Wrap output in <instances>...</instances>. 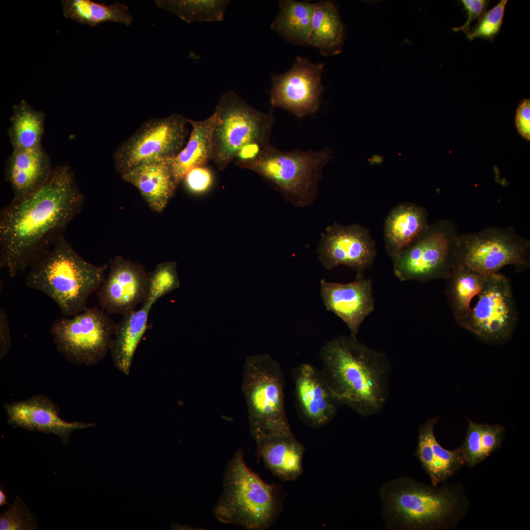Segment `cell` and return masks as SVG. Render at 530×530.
<instances>
[{"mask_svg": "<svg viewBox=\"0 0 530 530\" xmlns=\"http://www.w3.org/2000/svg\"><path fill=\"white\" fill-rule=\"evenodd\" d=\"M84 196L67 164L25 199L0 211V267L14 277L47 252L81 210Z\"/></svg>", "mask_w": 530, "mask_h": 530, "instance_id": "6da1fadb", "label": "cell"}, {"mask_svg": "<svg viewBox=\"0 0 530 530\" xmlns=\"http://www.w3.org/2000/svg\"><path fill=\"white\" fill-rule=\"evenodd\" d=\"M321 372L340 404L369 416L382 409L388 396L389 364L386 355L342 335L325 344L319 351Z\"/></svg>", "mask_w": 530, "mask_h": 530, "instance_id": "7a4b0ae2", "label": "cell"}, {"mask_svg": "<svg viewBox=\"0 0 530 530\" xmlns=\"http://www.w3.org/2000/svg\"><path fill=\"white\" fill-rule=\"evenodd\" d=\"M381 516L388 530L449 528L461 518L467 501L452 485H429L410 477L384 482L379 488Z\"/></svg>", "mask_w": 530, "mask_h": 530, "instance_id": "3957f363", "label": "cell"}, {"mask_svg": "<svg viewBox=\"0 0 530 530\" xmlns=\"http://www.w3.org/2000/svg\"><path fill=\"white\" fill-rule=\"evenodd\" d=\"M29 268L26 286L50 297L64 315L73 316L87 307L89 296L106 278L108 263L96 265L87 262L63 234Z\"/></svg>", "mask_w": 530, "mask_h": 530, "instance_id": "277c9868", "label": "cell"}, {"mask_svg": "<svg viewBox=\"0 0 530 530\" xmlns=\"http://www.w3.org/2000/svg\"><path fill=\"white\" fill-rule=\"evenodd\" d=\"M222 492L212 513L222 523L246 530H266L278 520L286 494L281 484L267 483L246 464L238 449L227 463Z\"/></svg>", "mask_w": 530, "mask_h": 530, "instance_id": "5b68a950", "label": "cell"}, {"mask_svg": "<svg viewBox=\"0 0 530 530\" xmlns=\"http://www.w3.org/2000/svg\"><path fill=\"white\" fill-rule=\"evenodd\" d=\"M242 387L255 442L292 433L285 411L284 375L277 361L267 354L247 357Z\"/></svg>", "mask_w": 530, "mask_h": 530, "instance_id": "8992f818", "label": "cell"}, {"mask_svg": "<svg viewBox=\"0 0 530 530\" xmlns=\"http://www.w3.org/2000/svg\"><path fill=\"white\" fill-rule=\"evenodd\" d=\"M334 158L332 151H283L269 144L245 167L258 174L296 207L315 200L323 169Z\"/></svg>", "mask_w": 530, "mask_h": 530, "instance_id": "52a82bcc", "label": "cell"}, {"mask_svg": "<svg viewBox=\"0 0 530 530\" xmlns=\"http://www.w3.org/2000/svg\"><path fill=\"white\" fill-rule=\"evenodd\" d=\"M213 113L211 161L219 169H225L245 145L269 143L274 122L272 111H259L230 91L221 96Z\"/></svg>", "mask_w": 530, "mask_h": 530, "instance_id": "ba28073f", "label": "cell"}, {"mask_svg": "<svg viewBox=\"0 0 530 530\" xmlns=\"http://www.w3.org/2000/svg\"><path fill=\"white\" fill-rule=\"evenodd\" d=\"M459 236L450 220L429 224L414 241L392 258L395 275L401 281L446 279L455 264Z\"/></svg>", "mask_w": 530, "mask_h": 530, "instance_id": "9c48e42d", "label": "cell"}, {"mask_svg": "<svg viewBox=\"0 0 530 530\" xmlns=\"http://www.w3.org/2000/svg\"><path fill=\"white\" fill-rule=\"evenodd\" d=\"M530 264V242L512 226L459 235L455 265L489 276L507 265L524 269Z\"/></svg>", "mask_w": 530, "mask_h": 530, "instance_id": "30bf717a", "label": "cell"}, {"mask_svg": "<svg viewBox=\"0 0 530 530\" xmlns=\"http://www.w3.org/2000/svg\"><path fill=\"white\" fill-rule=\"evenodd\" d=\"M116 325L103 309L87 307L71 318L55 319L50 332L57 350L68 361L90 365L102 360L110 349Z\"/></svg>", "mask_w": 530, "mask_h": 530, "instance_id": "8fae6325", "label": "cell"}, {"mask_svg": "<svg viewBox=\"0 0 530 530\" xmlns=\"http://www.w3.org/2000/svg\"><path fill=\"white\" fill-rule=\"evenodd\" d=\"M188 119L179 113L151 118L122 142L113 154L120 175L139 165L176 156L184 147Z\"/></svg>", "mask_w": 530, "mask_h": 530, "instance_id": "7c38bea8", "label": "cell"}, {"mask_svg": "<svg viewBox=\"0 0 530 530\" xmlns=\"http://www.w3.org/2000/svg\"><path fill=\"white\" fill-rule=\"evenodd\" d=\"M461 327L488 343L509 340L516 326L517 313L508 279L500 273L487 276Z\"/></svg>", "mask_w": 530, "mask_h": 530, "instance_id": "4fadbf2b", "label": "cell"}, {"mask_svg": "<svg viewBox=\"0 0 530 530\" xmlns=\"http://www.w3.org/2000/svg\"><path fill=\"white\" fill-rule=\"evenodd\" d=\"M324 64L297 56L286 72L271 76L270 103L303 118L317 112L320 105Z\"/></svg>", "mask_w": 530, "mask_h": 530, "instance_id": "5bb4252c", "label": "cell"}, {"mask_svg": "<svg viewBox=\"0 0 530 530\" xmlns=\"http://www.w3.org/2000/svg\"><path fill=\"white\" fill-rule=\"evenodd\" d=\"M317 253L325 269L346 265L356 272V278L364 277L376 256L375 242L367 228L358 224L337 222L327 226L321 234Z\"/></svg>", "mask_w": 530, "mask_h": 530, "instance_id": "9a60e30c", "label": "cell"}, {"mask_svg": "<svg viewBox=\"0 0 530 530\" xmlns=\"http://www.w3.org/2000/svg\"><path fill=\"white\" fill-rule=\"evenodd\" d=\"M108 272L97 290L99 304L108 314L124 316L147 299L149 272L121 256L110 259Z\"/></svg>", "mask_w": 530, "mask_h": 530, "instance_id": "2e32d148", "label": "cell"}, {"mask_svg": "<svg viewBox=\"0 0 530 530\" xmlns=\"http://www.w3.org/2000/svg\"><path fill=\"white\" fill-rule=\"evenodd\" d=\"M3 409L8 424L14 428L29 431L52 433L58 436L65 445L69 442L72 432L94 426L95 424L82 422H68L59 416V409L50 398L35 395L26 399L5 403Z\"/></svg>", "mask_w": 530, "mask_h": 530, "instance_id": "e0dca14e", "label": "cell"}, {"mask_svg": "<svg viewBox=\"0 0 530 530\" xmlns=\"http://www.w3.org/2000/svg\"><path fill=\"white\" fill-rule=\"evenodd\" d=\"M293 374L296 404L301 420L313 428L327 424L335 417L340 404L321 371L305 363L297 366Z\"/></svg>", "mask_w": 530, "mask_h": 530, "instance_id": "ac0fdd59", "label": "cell"}, {"mask_svg": "<svg viewBox=\"0 0 530 530\" xmlns=\"http://www.w3.org/2000/svg\"><path fill=\"white\" fill-rule=\"evenodd\" d=\"M320 293L326 309L340 318L356 337L365 319L374 310L371 280L356 278L347 283L320 281Z\"/></svg>", "mask_w": 530, "mask_h": 530, "instance_id": "d6986e66", "label": "cell"}, {"mask_svg": "<svg viewBox=\"0 0 530 530\" xmlns=\"http://www.w3.org/2000/svg\"><path fill=\"white\" fill-rule=\"evenodd\" d=\"M53 169L42 146L13 149L4 168L5 179L13 192L12 201L22 200L37 191L48 180Z\"/></svg>", "mask_w": 530, "mask_h": 530, "instance_id": "ffe728a7", "label": "cell"}, {"mask_svg": "<svg viewBox=\"0 0 530 530\" xmlns=\"http://www.w3.org/2000/svg\"><path fill=\"white\" fill-rule=\"evenodd\" d=\"M438 420V417L432 418L419 426L415 453L433 486L452 476L465 463L460 447L448 450L436 440L434 428Z\"/></svg>", "mask_w": 530, "mask_h": 530, "instance_id": "44dd1931", "label": "cell"}, {"mask_svg": "<svg viewBox=\"0 0 530 530\" xmlns=\"http://www.w3.org/2000/svg\"><path fill=\"white\" fill-rule=\"evenodd\" d=\"M121 179L137 189L153 212H162L178 187L165 159L139 165Z\"/></svg>", "mask_w": 530, "mask_h": 530, "instance_id": "7402d4cb", "label": "cell"}, {"mask_svg": "<svg viewBox=\"0 0 530 530\" xmlns=\"http://www.w3.org/2000/svg\"><path fill=\"white\" fill-rule=\"evenodd\" d=\"M426 209L412 203H400L388 214L384 224V239L388 254L392 258L404 250L426 229Z\"/></svg>", "mask_w": 530, "mask_h": 530, "instance_id": "603a6c76", "label": "cell"}, {"mask_svg": "<svg viewBox=\"0 0 530 530\" xmlns=\"http://www.w3.org/2000/svg\"><path fill=\"white\" fill-rule=\"evenodd\" d=\"M266 468L283 481H294L303 473L305 448L293 433L256 441Z\"/></svg>", "mask_w": 530, "mask_h": 530, "instance_id": "cb8c5ba5", "label": "cell"}, {"mask_svg": "<svg viewBox=\"0 0 530 530\" xmlns=\"http://www.w3.org/2000/svg\"><path fill=\"white\" fill-rule=\"evenodd\" d=\"M188 122L192 131L187 144L176 156L165 159L178 186L189 170L206 165L212 158L213 113L202 120L188 119Z\"/></svg>", "mask_w": 530, "mask_h": 530, "instance_id": "d4e9b609", "label": "cell"}, {"mask_svg": "<svg viewBox=\"0 0 530 530\" xmlns=\"http://www.w3.org/2000/svg\"><path fill=\"white\" fill-rule=\"evenodd\" d=\"M152 307L143 304L141 308L124 316L116 324L110 350L117 367L127 374L137 347L148 327Z\"/></svg>", "mask_w": 530, "mask_h": 530, "instance_id": "484cf974", "label": "cell"}, {"mask_svg": "<svg viewBox=\"0 0 530 530\" xmlns=\"http://www.w3.org/2000/svg\"><path fill=\"white\" fill-rule=\"evenodd\" d=\"M345 37L344 25L335 3L329 0L315 3L309 45L323 55L342 52Z\"/></svg>", "mask_w": 530, "mask_h": 530, "instance_id": "4316f807", "label": "cell"}, {"mask_svg": "<svg viewBox=\"0 0 530 530\" xmlns=\"http://www.w3.org/2000/svg\"><path fill=\"white\" fill-rule=\"evenodd\" d=\"M315 5L306 1L280 0V10L271 28L295 45H309Z\"/></svg>", "mask_w": 530, "mask_h": 530, "instance_id": "83f0119b", "label": "cell"}, {"mask_svg": "<svg viewBox=\"0 0 530 530\" xmlns=\"http://www.w3.org/2000/svg\"><path fill=\"white\" fill-rule=\"evenodd\" d=\"M487 276L455 265L446 278L449 304L461 326L469 316L473 299L479 293Z\"/></svg>", "mask_w": 530, "mask_h": 530, "instance_id": "f1b7e54d", "label": "cell"}, {"mask_svg": "<svg viewBox=\"0 0 530 530\" xmlns=\"http://www.w3.org/2000/svg\"><path fill=\"white\" fill-rule=\"evenodd\" d=\"M7 134L13 149H29L42 146L45 113L33 108L25 100L13 106Z\"/></svg>", "mask_w": 530, "mask_h": 530, "instance_id": "f546056e", "label": "cell"}, {"mask_svg": "<svg viewBox=\"0 0 530 530\" xmlns=\"http://www.w3.org/2000/svg\"><path fill=\"white\" fill-rule=\"evenodd\" d=\"M61 3L66 18L92 26L105 22L129 26L133 20L128 7L119 2L106 5L90 0H64Z\"/></svg>", "mask_w": 530, "mask_h": 530, "instance_id": "4dcf8cb0", "label": "cell"}, {"mask_svg": "<svg viewBox=\"0 0 530 530\" xmlns=\"http://www.w3.org/2000/svg\"><path fill=\"white\" fill-rule=\"evenodd\" d=\"M504 431L498 424H478L469 420L467 435L460 447L465 463L473 467L500 448Z\"/></svg>", "mask_w": 530, "mask_h": 530, "instance_id": "1f68e13d", "label": "cell"}, {"mask_svg": "<svg viewBox=\"0 0 530 530\" xmlns=\"http://www.w3.org/2000/svg\"><path fill=\"white\" fill-rule=\"evenodd\" d=\"M229 0H156V5L188 22L221 21Z\"/></svg>", "mask_w": 530, "mask_h": 530, "instance_id": "d6a6232c", "label": "cell"}, {"mask_svg": "<svg viewBox=\"0 0 530 530\" xmlns=\"http://www.w3.org/2000/svg\"><path fill=\"white\" fill-rule=\"evenodd\" d=\"M177 263L165 261L158 264L149 273L148 297L143 303L152 307L158 300L180 286Z\"/></svg>", "mask_w": 530, "mask_h": 530, "instance_id": "836d02e7", "label": "cell"}, {"mask_svg": "<svg viewBox=\"0 0 530 530\" xmlns=\"http://www.w3.org/2000/svg\"><path fill=\"white\" fill-rule=\"evenodd\" d=\"M37 529L36 516L27 507L24 500L18 496H16L10 508L0 514V530Z\"/></svg>", "mask_w": 530, "mask_h": 530, "instance_id": "e575fe53", "label": "cell"}, {"mask_svg": "<svg viewBox=\"0 0 530 530\" xmlns=\"http://www.w3.org/2000/svg\"><path fill=\"white\" fill-rule=\"evenodd\" d=\"M507 2V0H501L486 11L477 25L467 33V38L471 41L478 38L492 40L501 29Z\"/></svg>", "mask_w": 530, "mask_h": 530, "instance_id": "d590c367", "label": "cell"}, {"mask_svg": "<svg viewBox=\"0 0 530 530\" xmlns=\"http://www.w3.org/2000/svg\"><path fill=\"white\" fill-rule=\"evenodd\" d=\"M183 181L188 191L194 194H201L207 191L212 186L213 175L206 165L198 166L189 170Z\"/></svg>", "mask_w": 530, "mask_h": 530, "instance_id": "8d00e7d4", "label": "cell"}, {"mask_svg": "<svg viewBox=\"0 0 530 530\" xmlns=\"http://www.w3.org/2000/svg\"><path fill=\"white\" fill-rule=\"evenodd\" d=\"M461 3L467 13V20L461 26L454 27V31H462L468 33L471 22L477 19L478 21L487 11L489 1L486 0H462Z\"/></svg>", "mask_w": 530, "mask_h": 530, "instance_id": "74e56055", "label": "cell"}, {"mask_svg": "<svg viewBox=\"0 0 530 530\" xmlns=\"http://www.w3.org/2000/svg\"><path fill=\"white\" fill-rule=\"evenodd\" d=\"M515 124L517 131L524 138L530 139V100H523L516 110Z\"/></svg>", "mask_w": 530, "mask_h": 530, "instance_id": "f35d334b", "label": "cell"}, {"mask_svg": "<svg viewBox=\"0 0 530 530\" xmlns=\"http://www.w3.org/2000/svg\"><path fill=\"white\" fill-rule=\"evenodd\" d=\"M11 345L10 325L6 312L0 308V359H3L8 354Z\"/></svg>", "mask_w": 530, "mask_h": 530, "instance_id": "ab89813d", "label": "cell"}, {"mask_svg": "<svg viewBox=\"0 0 530 530\" xmlns=\"http://www.w3.org/2000/svg\"><path fill=\"white\" fill-rule=\"evenodd\" d=\"M384 160L383 157L381 155H374L369 159L370 163L371 164H380Z\"/></svg>", "mask_w": 530, "mask_h": 530, "instance_id": "60d3db41", "label": "cell"}, {"mask_svg": "<svg viewBox=\"0 0 530 530\" xmlns=\"http://www.w3.org/2000/svg\"><path fill=\"white\" fill-rule=\"evenodd\" d=\"M8 505V504L7 502V497H6V495L5 493L3 491V489L1 488H0V507H1V506H3V505Z\"/></svg>", "mask_w": 530, "mask_h": 530, "instance_id": "b9f144b4", "label": "cell"}]
</instances>
